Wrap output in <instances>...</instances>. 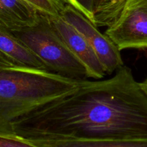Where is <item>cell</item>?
Returning <instances> with one entry per match:
<instances>
[{
    "mask_svg": "<svg viewBox=\"0 0 147 147\" xmlns=\"http://www.w3.org/2000/svg\"><path fill=\"white\" fill-rule=\"evenodd\" d=\"M0 147H39L12 134L0 131Z\"/></svg>",
    "mask_w": 147,
    "mask_h": 147,
    "instance_id": "7c38bea8",
    "label": "cell"
},
{
    "mask_svg": "<svg viewBox=\"0 0 147 147\" xmlns=\"http://www.w3.org/2000/svg\"><path fill=\"white\" fill-rule=\"evenodd\" d=\"M141 86H142V89L144 90V91L146 93V94L147 95V78L145 79L143 82L140 83Z\"/></svg>",
    "mask_w": 147,
    "mask_h": 147,
    "instance_id": "9a60e30c",
    "label": "cell"
},
{
    "mask_svg": "<svg viewBox=\"0 0 147 147\" xmlns=\"http://www.w3.org/2000/svg\"><path fill=\"white\" fill-rule=\"evenodd\" d=\"M40 13L50 17H59L65 8V0H25Z\"/></svg>",
    "mask_w": 147,
    "mask_h": 147,
    "instance_id": "30bf717a",
    "label": "cell"
},
{
    "mask_svg": "<svg viewBox=\"0 0 147 147\" xmlns=\"http://www.w3.org/2000/svg\"><path fill=\"white\" fill-rule=\"evenodd\" d=\"M9 32L22 42L50 71L76 80L88 78L85 67L69 50L50 16L40 13L34 24Z\"/></svg>",
    "mask_w": 147,
    "mask_h": 147,
    "instance_id": "3957f363",
    "label": "cell"
},
{
    "mask_svg": "<svg viewBox=\"0 0 147 147\" xmlns=\"http://www.w3.org/2000/svg\"><path fill=\"white\" fill-rule=\"evenodd\" d=\"M0 52L18 65L50 71L22 42L10 32L2 28H0Z\"/></svg>",
    "mask_w": 147,
    "mask_h": 147,
    "instance_id": "ba28073f",
    "label": "cell"
},
{
    "mask_svg": "<svg viewBox=\"0 0 147 147\" xmlns=\"http://www.w3.org/2000/svg\"><path fill=\"white\" fill-rule=\"evenodd\" d=\"M80 80L22 65H0V131L72 93Z\"/></svg>",
    "mask_w": 147,
    "mask_h": 147,
    "instance_id": "7a4b0ae2",
    "label": "cell"
},
{
    "mask_svg": "<svg viewBox=\"0 0 147 147\" xmlns=\"http://www.w3.org/2000/svg\"><path fill=\"white\" fill-rule=\"evenodd\" d=\"M29 142L39 147H147V139H59Z\"/></svg>",
    "mask_w": 147,
    "mask_h": 147,
    "instance_id": "9c48e42d",
    "label": "cell"
},
{
    "mask_svg": "<svg viewBox=\"0 0 147 147\" xmlns=\"http://www.w3.org/2000/svg\"><path fill=\"white\" fill-rule=\"evenodd\" d=\"M94 24L119 50L147 48V0H109L98 8Z\"/></svg>",
    "mask_w": 147,
    "mask_h": 147,
    "instance_id": "277c9868",
    "label": "cell"
},
{
    "mask_svg": "<svg viewBox=\"0 0 147 147\" xmlns=\"http://www.w3.org/2000/svg\"><path fill=\"white\" fill-rule=\"evenodd\" d=\"M50 17L69 50L85 67L87 77L96 80L103 79L107 74L93 48L84 36L61 16Z\"/></svg>",
    "mask_w": 147,
    "mask_h": 147,
    "instance_id": "8992f818",
    "label": "cell"
},
{
    "mask_svg": "<svg viewBox=\"0 0 147 147\" xmlns=\"http://www.w3.org/2000/svg\"><path fill=\"white\" fill-rule=\"evenodd\" d=\"M65 1L94 24L96 10V0H65Z\"/></svg>",
    "mask_w": 147,
    "mask_h": 147,
    "instance_id": "8fae6325",
    "label": "cell"
},
{
    "mask_svg": "<svg viewBox=\"0 0 147 147\" xmlns=\"http://www.w3.org/2000/svg\"><path fill=\"white\" fill-rule=\"evenodd\" d=\"M0 65H18L15 64L11 60H10L8 57L3 54L1 52H0Z\"/></svg>",
    "mask_w": 147,
    "mask_h": 147,
    "instance_id": "4fadbf2b",
    "label": "cell"
},
{
    "mask_svg": "<svg viewBox=\"0 0 147 147\" xmlns=\"http://www.w3.org/2000/svg\"><path fill=\"white\" fill-rule=\"evenodd\" d=\"M109 1V0H96V9H97L98 8H99L100 6L103 5V4H105V3H106V1Z\"/></svg>",
    "mask_w": 147,
    "mask_h": 147,
    "instance_id": "5bb4252c",
    "label": "cell"
},
{
    "mask_svg": "<svg viewBox=\"0 0 147 147\" xmlns=\"http://www.w3.org/2000/svg\"><path fill=\"white\" fill-rule=\"evenodd\" d=\"M40 12L25 0H0V28L19 30L34 24Z\"/></svg>",
    "mask_w": 147,
    "mask_h": 147,
    "instance_id": "52a82bcc",
    "label": "cell"
},
{
    "mask_svg": "<svg viewBox=\"0 0 147 147\" xmlns=\"http://www.w3.org/2000/svg\"><path fill=\"white\" fill-rule=\"evenodd\" d=\"M28 141L147 139V95L123 65L105 80H80L72 93L11 123Z\"/></svg>",
    "mask_w": 147,
    "mask_h": 147,
    "instance_id": "6da1fadb",
    "label": "cell"
},
{
    "mask_svg": "<svg viewBox=\"0 0 147 147\" xmlns=\"http://www.w3.org/2000/svg\"><path fill=\"white\" fill-rule=\"evenodd\" d=\"M61 17L81 33L90 43L106 74H112L124 65L121 50L116 45L80 11L67 4Z\"/></svg>",
    "mask_w": 147,
    "mask_h": 147,
    "instance_id": "5b68a950",
    "label": "cell"
}]
</instances>
